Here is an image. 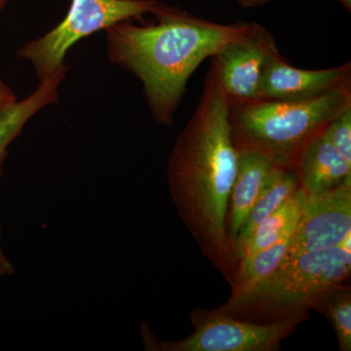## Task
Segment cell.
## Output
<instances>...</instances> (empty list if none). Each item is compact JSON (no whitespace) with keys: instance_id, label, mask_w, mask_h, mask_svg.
<instances>
[{"instance_id":"ba28073f","label":"cell","mask_w":351,"mask_h":351,"mask_svg":"<svg viewBox=\"0 0 351 351\" xmlns=\"http://www.w3.org/2000/svg\"><path fill=\"white\" fill-rule=\"evenodd\" d=\"M350 233L351 184L320 195H306L284 261L301 254L338 247Z\"/></svg>"},{"instance_id":"6da1fadb","label":"cell","mask_w":351,"mask_h":351,"mask_svg":"<svg viewBox=\"0 0 351 351\" xmlns=\"http://www.w3.org/2000/svg\"><path fill=\"white\" fill-rule=\"evenodd\" d=\"M230 101L212 69L199 103L176 140L167 180L184 225L203 255L232 285L237 261L226 233L237 168L230 122Z\"/></svg>"},{"instance_id":"2e32d148","label":"cell","mask_w":351,"mask_h":351,"mask_svg":"<svg viewBox=\"0 0 351 351\" xmlns=\"http://www.w3.org/2000/svg\"><path fill=\"white\" fill-rule=\"evenodd\" d=\"M327 318L336 334L339 350H351V289L337 284L323 290L309 306Z\"/></svg>"},{"instance_id":"5bb4252c","label":"cell","mask_w":351,"mask_h":351,"mask_svg":"<svg viewBox=\"0 0 351 351\" xmlns=\"http://www.w3.org/2000/svg\"><path fill=\"white\" fill-rule=\"evenodd\" d=\"M304 198L306 193L300 186L294 195L286 200L276 211L263 219L253 230L240 252L237 257V265L240 261L250 257L256 252L276 243L291 228H295L301 214Z\"/></svg>"},{"instance_id":"7402d4cb","label":"cell","mask_w":351,"mask_h":351,"mask_svg":"<svg viewBox=\"0 0 351 351\" xmlns=\"http://www.w3.org/2000/svg\"><path fill=\"white\" fill-rule=\"evenodd\" d=\"M6 0H0V8H1L2 6H3L4 2H5Z\"/></svg>"},{"instance_id":"7c38bea8","label":"cell","mask_w":351,"mask_h":351,"mask_svg":"<svg viewBox=\"0 0 351 351\" xmlns=\"http://www.w3.org/2000/svg\"><path fill=\"white\" fill-rule=\"evenodd\" d=\"M66 73V68H64L41 80L40 85L34 93L24 100L17 101L15 105L0 115V175L9 145L20 135L25 124L38 110L50 104L56 103L59 97L58 89Z\"/></svg>"},{"instance_id":"3957f363","label":"cell","mask_w":351,"mask_h":351,"mask_svg":"<svg viewBox=\"0 0 351 351\" xmlns=\"http://www.w3.org/2000/svg\"><path fill=\"white\" fill-rule=\"evenodd\" d=\"M348 108L350 87L307 100L230 101L233 144L237 151L260 152L276 167L293 170L308 143Z\"/></svg>"},{"instance_id":"ac0fdd59","label":"cell","mask_w":351,"mask_h":351,"mask_svg":"<svg viewBox=\"0 0 351 351\" xmlns=\"http://www.w3.org/2000/svg\"><path fill=\"white\" fill-rule=\"evenodd\" d=\"M17 98L11 91L10 88L0 80V115L17 103Z\"/></svg>"},{"instance_id":"277c9868","label":"cell","mask_w":351,"mask_h":351,"mask_svg":"<svg viewBox=\"0 0 351 351\" xmlns=\"http://www.w3.org/2000/svg\"><path fill=\"white\" fill-rule=\"evenodd\" d=\"M351 253L339 247L301 254L282 265L253 287L230 295L218 307L221 313L252 322L282 319L302 309L331 286L350 276Z\"/></svg>"},{"instance_id":"52a82bcc","label":"cell","mask_w":351,"mask_h":351,"mask_svg":"<svg viewBox=\"0 0 351 351\" xmlns=\"http://www.w3.org/2000/svg\"><path fill=\"white\" fill-rule=\"evenodd\" d=\"M277 53L274 36L257 23H249L244 32L212 57L211 69L230 101L257 100L263 71Z\"/></svg>"},{"instance_id":"9c48e42d","label":"cell","mask_w":351,"mask_h":351,"mask_svg":"<svg viewBox=\"0 0 351 351\" xmlns=\"http://www.w3.org/2000/svg\"><path fill=\"white\" fill-rule=\"evenodd\" d=\"M350 63L332 69H302L291 66L277 53L263 71L258 99L307 100L332 90L350 87Z\"/></svg>"},{"instance_id":"d6986e66","label":"cell","mask_w":351,"mask_h":351,"mask_svg":"<svg viewBox=\"0 0 351 351\" xmlns=\"http://www.w3.org/2000/svg\"><path fill=\"white\" fill-rule=\"evenodd\" d=\"M14 267L9 258L6 257L1 247V226H0V277L11 276Z\"/></svg>"},{"instance_id":"5b68a950","label":"cell","mask_w":351,"mask_h":351,"mask_svg":"<svg viewBox=\"0 0 351 351\" xmlns=\"http://www.w3.org/2000/svg\"><path fill=\"white\" fill-rule=\"evenodd\" d=\"M159 5L156 0H73L64 19L45 36L25 44L18 55L32 64L41 82L66 68V53L82 38L117 23L154 14Z\"/></svg>"},{"instance_id":"44dd1931","label":"cell","mask_w":351,"mask_h":351,"mask_svg":"<svg viewBox=\"0 0 351 351\" xmlns=\"http://www.w3.org/2000/svg\"><path fill=\"white\" fill-rule=\"evenodd\" d=\"M339 1L341 2V3L345 5L346 8L348 9V10H350L351 9V0H339Z\"/></svg>"},{"instance_id":"e0dca14e","label":"cell","mask_w":351,"mask_h":351,"mask_svg":"<svg viewBox=\"0 0 351 351\" xmlns=\"http://www.w3.org/2000/svg\"><path fill=\"white\" fill-rule=\"evenodd\" d=\"M323 134L332 147L351 164V108L335 117Z\"/></svg>"},{"instance_id":"8fae6325","label":"cell","mask_w":351,"mask_h":351,"mask_svg":"<svg viewBox=\"0 0 351 351\" xmlns=\"http://www.w3.org/2000/svg\"><path fill=\"white\" fill-rule=\"evenodd\" d=\"M237 152V174L230 193L226 221V233L233 253L235 239L248 218L267 176L276 167L269 158L260 152L246 149Z\"/></svg>"},{"instance_id":"30bf717a","label":"cell","mask_w":351,"mask_h":351,"mask_svg":"<svg viewBox=\"0 0 351 351\" xmlns=\"http://www.w3.org/2000/svg\"><path fill=\"white\" fill-rule=\"evenodd\" d=\"M293 170L306 195H320L351 184V164L332 147L323 132L304 147Z\"/></svg>"},{"instance_id":"4fadbf2b","label":"cell","mask_w":351,"mask_h":351,"mask_svg":"<svg viewBox=\"0 0 351 351\" xmlns=\"http://www.w3.org/2000/svg\"><path fill=\"white\" fill-rule=\"evenodd\" d=\"M299 179L295 171L274 167L267 176L250 214L237 235L234 242L235 258L239 257L245 243L261 223L276 211L300 188Z\"/></svg>"},{"instance_id":"ffe728a7","label":"cell","mask_w":351,"mask_h":351,"mask_svg":"<svg viewBox=\"0 0 351 351\" xmlns=\"http://www.w3.org/2000/svg\"><path fill=\"white\" fill-rule=\"evenodd\" d=\"M239 1L244 7H256L265 3L269 0H239Z\"/></svg>"},{"instance_id":"9a60e30c","label":"cell","mask_w":351,"mask_h":351,"mask_svg":"<svg viewBox=\"0 0 351 351\" xmlns=\"http://www.w3.org/2000/svg\"><path fill=\"white\" fill-rule=\"evenodd\" d=\"M294 230L295 228H291L276 243L240 261L233 279L232 295L239 294L253 287L282 265L292 243Z\"/></svg>"},{"instance_id":"8992f818","label":"cell","mask_w":351,"mask_h":351,"mask_svg":"<svg viewBox=\"0 0 351 351\" xmlns=\"http://www.w3.org/2000/svg\"><path fill=\"white\" fill-rule=\"evenodd\" d=\"M195 332L178 341H162L163 351H276L298 326L309 319L302 309L282 319L269 323L252 322L221 313L195 309L191 313Z\"/></svg>"},{"instance_id":"7a4b0ae2","label":"cell","mask_w":351,"mask_h":351,"mask_svg":"<svg viewBox=\"0 0 351 351\" xmlns=\"http://www.w3.org/2000/svg\"><path fill=\"white\" fill-rule=\"evenodd\" d=\"M154 14L156 24L135 25L125 21L106 29L108 57L141 80L152 117L170 126L195 69L249 23L218 24L162 4Z\"/></svg>"}]
</instances>
